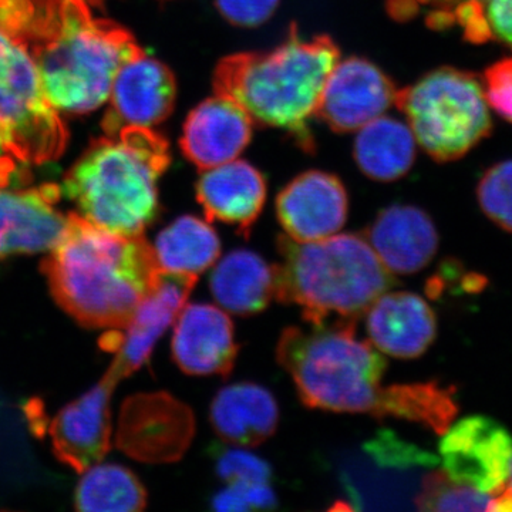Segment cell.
Here are the masks:
<instances>
[{"instance_id":"6da1fadb","label":"cell","mask_w":512,"mask_h":512,"mask_svg":"<svg viewBox=\"0 0 512 512\" xmlns=\"http://www.w3.org/2000/svg\"><path fill=\"white\" fill-rule=\"evenodd\" d=\"M0 32L35 64L50 103L70 114L99 109L120 67L144 52L119 23L94 15L90 0H0Z\"/></svg>"},{"instance_id":"7a4b0ae2","label":"cell","mask_w":512,"mask_h":512,"mask_svg":"<svg viewBox=\"0 0 512 512\" xmlns=\"http://www.w3.org/2000/svg\"><path fill=\"white\" fill-rule=\"evenodd\" d=\"M42 271L60 308L84 328L110 330L127 325L161 269L144 235L113 234L72 212Z\"/></svg>"},{"instance_id":"3957f363","label":"cell","mask_w":512,"mask_h":512,"mask_svg":"<svg viewBox=\"0 0 512 512\" xmlns=\"http://www.w3.org/2000/svg\"><path fill=\"white\" fill-rule=\"evenodd\" d=\"M276 360L291 375L306 407L335 413L399 417L402 384L382 386L386 360L356 336V322L335 320L305 330L286 328Z\"/></svg>"},{"instance_id":"277c9868","label":"cell","mask_w":512,"mask_h":512,"mask_svg":"<svg viewBox=\"0 0 512 512\" xmlns=\"http://www.w3.org/2000/svg\"><path fill=\"white\" fill-rule=\"evenodd\" d=\"M170 161L163 136L150 127H124L92 141L64 175L60 191L96 227L143 235L160 212L157 184Z\"/></svg>"},{"instance_id":"5b68a950","label":"cell","mask_w":512,"mask_h":512,"mask_svg":"<svg viewBox=\"0 0 512 512\" xmlns=\"http://www.w3.org/2000/svg\"><path fill=\"white\" fill-rule=\"evenodd\" d=\"M339 49L328 36L303 40L293 26L288 40L272 52L225 57L215 70V92L239 104L255 123L281 128L311 150L309 121Z\"/></svg>"},{"instance_id":"8992f818","label":"cell","mask_w":512,"mask_h":512,"mask_svg":"<svg viewBox=\"0 0 512 512\" xmlns=\"http://www.w3.org/2000/svg\"><path fill=\"white\" fill-rule=\"evenodd\" d=\"M276 247L281 264L274 265V296L286 305H298L309 325L330 319L357 322L396 285L363 235L335 234L313 242L281 235Z\"/></svg>"},{"instance_id":"52a82bcc","label":"cell","mask_w":512,"mask_h":512,"mask_svg":"<svg viewBox=\"0 0 512 512\" xmlns=\"http://www.w3.org/2000/svg\"><path fill=\"white\" fill-rule=\"evenodd\" d=\"M394 104L406 114L417 143L441 163L463 157L493 128L483 82L450 67L397 90Z\"/></svg>"},{"instance_id":"ba28073f","label":"cell","mask_w":512,"mask_h":512,"mask_svg":"<svg viewBox=\"0 0 512 512\" xmlns=\"http://www.w3.org/2000/svg\"><path fill=\"white\" fill-rule=\"evenodd\" d=\"M0 138L23 164L60 158L69 133L29 56L0 32Z\"/></svg>"},{"instance_id":"9c48e42d","label":"cell","mask_w":512,"mask_h":512,"mask_svg":"<svg viewBox=\"0 0 512 512\" xmlns=\"http://www.w3.org/2000/svg\"><path fill=\"white\" fill-rule=\"evenodd\" d=\"M194 434L195 417L187 404L165 392L140 393L121 406L116 446L141 463H174Z\"/></svg>"},{"instance_id":"30bf717a","label":"cell","mask_w":512,"mask_h":512,"mask_svg":"<svg viewBox=\"0 0 512 512\" xmlns=\"http://www.w3.org/2000/svg\"><path fill=\"white\" fill-rule=\"evenodd\" d=\"M198 276L161 269L156 285L140 302L124 328L110 329L100 339L101 349L114 353L106 375L120 382L146 365L157 340L177 320Z\"/></svg>"},{"instance_id":"8fae6325","label":"cell","mask_w":512,"mask_h":512,"mask_svg":"<svg viewBox=\"0 0 512 512\" xmlns=\"http://www.w3.org/2000/svg\"><path fill=\"white\" fill-rule=\"evenodd\" d=\"M443 436L440 456L451 480L494 495L507 487L512 437L503 424L487 416H470Z\"/></svg>"},{"instance_id":"7c38bea8","label":"cell","mask_w":512,"mask_h":512,"mask_svg":"<svg viewBox=\"0 0 512 512\" xmlns=\"http://www.w3.org/2000/svg\"><path fill=\"white\" fill-rule=\"evenodd\" d=\"M175 79L167 66L146 52L120 67L110 90V106L104 116L106 136H114L121 128L151 127L161 123L173 111Z\"/></svg>"},{"instance_id":"4fadbf2b","label":"cell","mask_w":512,"mask_h":512,"mask_svg":"<svg viewBox=\"0 0 512 512\" xmlns=\"http://www.w3.org/2000/svg\"><path fill=\"white\" fill-rule=\"evenodd\" d=\"M396 93L392 80L375 64L352 57L333 67L316 114L339 133L359 130L382 116Z\"/></svg>"},{"instance_id":"5bb4252c","label":"cell","mask_w":512,"mask_h":512,"mask_svg":"<svg viewBox=\"0 0 512 512\" xmlns=\"http://www.w3.org/2000/svg\"><path fill=\"white\" fill-rule=\"evenodd\" d=\"M117 382L104 375L80 399L64 406L50 423L56 457L77 473L99 464L111 447L110 400Z\"/></svg>"},{"instance_id":"9a60e30c","label":"cell","mask_w":512,"mask_h":512,"mask_svg":"<svg viewBox=\"0 0 512 512\" xmlns=\"http://www.w3.org/2000/svg\"><path fill=\"white\" fill-rule=\"evenodd\" d=\"M60 187L0 188V261L52 251L63 237L67 215L57 210Z\"/></svg>"},{"instance_id":"2e32d148","label":"cell","mask_w":512,"mask_h":512,"mask_svg":"<svg viewBox=\"0 0 512 512\" xmlns=\"http://www.w3.org/2000/svg\"><path fill=\"white\" fill-rule=\"evenodd\" d=\"M171 352L187 375L228 377L239 352L232 320L210 303L185 305L175 320Z\"/></svg>"},{"instance_id":"e0dca14e","label":"cell","mask_w":512,"mask_h":512,"mask_svg":"<svg viewBox=\"0 0 512 512\" xmlns=\"http://www.w3.org/2000/svg\"><path fill=\"white\" fill-rule=\"evenodd\" d=\"M286 235L298 242L338 234L348 218V194L335 175L308 171L291 181L276 200Z\"/></svg>"},{"instance_id":"ac0fdd59","label":"cell","mask_w":512,"mask_h":512,"mask_svg":"<svg viewBox=\"0 0 512 512\" xmlns=\"http://www.w3.org/2000/svg\"><path fill=\"white\" fill-rule=\"evenodd\" d=\"M252 121L247 111L228 97L202 101L187 117L180 146L184 156L200 170L235 160L248 146Z\"/></svg>"},{"instance_id":"d6986e66","label":"cell","mask_w":512,"mask_h":512,"mask_svg":"<svg viewBox=\"0 0 512 512\" xmlns=\"http://www.w3.org/2000/svg\"><path fill=\"white\" fill-rule=\"evenodd\" d=\"M365 315L372 345L386 355L414 359L436 340V313L416 293H383Z\"/></svg>"},{"instance_id":"ffe728a7","label":"cell","mask_w":512,"mask_h":512,"mask_svg":"<svg viewBox=\"0 0 512 512\" xmlns=\"http://www.w3.org/2000/svg\"><path fill=\"white\" fill-rule=\"evenodd\" d=\"M363 237L392 274H417L430 264L439 249L436 225L426 212L413 205L386 208Z\"/></svg>"},{"instance_id":"44dd1931","label":"cell","mask_w":512,"mask_h":512,"mask_svg":"<svg viewBox=\"0 0 512 512\" xmlns=\"http://www.w3.org/2000/svg\"><path fill=\"white\" fill-rule=\"evenodd\" d=\"M195 190L208 222L234 225L249 238L265 205L264 175L245 161L232 160L205 170Z\"/></svg>"},{"instance_id":"7402d4cb","label":"cell","mask_w":512,"mask_h":512,"mask_svg":"<svg viewBox=\"0 0 512 512\" xmlns=\"http://www.w3.org/2000/svg\"><path fill=\"white\" fill-rule=\"evenodd\" d=\"M210 420L225 443L258 447L276 433L279 407L272 393L259 384H229L212 400Z\"/></svg>"},{"instance_id":"603a6c76","label":"cell","mask_w":512,"mask_h":512,"mask_svg":"<svg viewBox=\"0 0 512 512\" xmlns=\"http://www.w3.org/2000/svg\"><path fill=\"white\" fill-rule=\"evenodd\" d=\"M212 296L225 312L251 316L268 308L275 295L274 265L248 249H235L215 266Z\"/></svg>"},{"instance_id":"cb8c5ba5","label":"cell","mask_w":512,"mask_h":512,"mask_svg":"<svg viewBox=\"0 0 512 512\" xmlns=\"http://www.w3.org/2000/svg\"><path fill=\"white\" fill-rule=\"evenodd\" d=\"M416 157V138L402 121L377 117L360 128L355 158L372 180L390 183L410 170Z\"/></svg>"},{"instance_id":"d4e9b609","label":"cell","mask_w":512,"mask_h":512,"mask_svg":"<svg viewBox=\"0 0 512 512\" xmlns=\"http://www.w3.org/2000/svg\"><path fill=\"white\" fill-rule=\"evenodd\" d=\"M153 249L163 271L198 276L220 258L221 241L208 222L184 215L157 235Z\"/></svg>"},{"instance_id":"484cf974","label":"cell","mask_w":512,"mask_h":512,"mask_svg":"<svg viewBox=\"0 0 512 512\" xmlns=\"http://www.w3.org/2000/svg\"><path fill=\"white\" fill-rule=\"evenodd\" d=\"M83 474L74 495L77 510L136 512L146 508V488L128 468L119 464L99 463Z\"/></svg>"},{"instance_id":"4316f807","label":"cell","mask_w":512,"mask_h":512,"mask_svg":"<svg viewBox=\"0 0 512 512\" xmlns=\"http://www.w3.org/2000/svg\"><path fill=\"white\" fill-rule=\"evenodd\" d=\"M497 495L483 493L470 485L451 480L434 470L421 480L414 503L420 511H494Z\"/></svg>"},{"instance_id":"83f0119b","label":"cell","mask_w":512,"mask_h":512,"mask_svg":"<svg viewBox=\"0 0 512 512\" xmlns=\"http://www.w3.org/2000/svg\"><path fill=\"white\" fill-rule=\"evenodd\" d=\"M481 210L498 227L512 232V160L495 164L477 188Z\"/></svg>"},{"instance_id":"f1b7e54d","label":"cell","mask_w":512,"mask_h":512,"mask_svg":"<svg viewBox=\"0 0 512 512\" xmlns=\"http://www.w3.org/2000/svg\"><path fill=\"white\" fill-rule=\"evenodd\" d=\"M214 456L217 476L227 484L271 483V466L247 450L217 447Z\"/></svg>"},{"instance_id":"f546056e","label":"cell","mask_w":512,"mask_h":512,"mask_svg":"<svg viewBox=\"0 0 512 512\" xmlns=\"http://www.w3.org/2000/svg\"><path fill=\"white\" fill-rule=\"evenodd\" d=\"M278 507V497L271 485L261 483L227 484V488L212 498L215 511H269Z\"/></svg>"},{"instance_id":"4dcf8cb0","label":"cell","mask_w":512,"mask_h":512,"mask_svg":"<svg viewBox=\"0 0 512 512\" xmlns=\"http://www.w3.org/2000/svg\"><path fill=\"white\" fill-rule=\"evenodd\" d=\"M366 450L382 464L399 467L426 466L437 464V458L430 453L420 450L413 444L404 443L397 439L392 431H380L370 443L366 444Z\"/></svg>"},{"instance_id":"1f68e13d","label":"cell","mask_w":512,"mask_h":512,"mask_svg":"<svg viewBox=\"0 0 512 512\" xmlns=\"http://www.w3.org/2000/svg\"><path fill=\"white\" fill-rule=\"evenodd\" d=\"M483 87L487 103L512 123V57L488 67Z\"/></svg>"},{"instance_id":"d6a6232c","label":"cell","mask_w":512,"mask_h":512,"mask_svg":"<svg viewBox=\"0 0 512 512\" xmlns=\"http://www.w3.org/2000/svg\"><path fill=\"white\" fill-rule=\"evenodd\" d=\"M279 0H217L218 9L231 23L256 26L274 13Z\"/></svg>"},{"instance_id":"836d02e7","label":"cell","mask_w":512,"mask_h":512,"mask_svg":"<svg viewBox=\"0 0 512 512\" xmlns=\"http://www.w3.org/2000/svg\"><path fill=\"white\" fill-rule=\"evenodd\" d=\"M485 18L491 35L512 47V0H485Z\"/></svg>"},{"instance_id":"e575fe53","label":"cell","mask_w":512,"mask_h":512,"mask_svg":"<svg viewBox=\"0 0 512 512\" xmlns=\"http://www.w3.org/2000/svg\"><path fill=\"white\" fill-rule=\"evenodd\" d=\"M22 165V161L10 153L9 148L0 138V188L12 187L19 181L25 183L26 175L23 173Z\"/></svg>"},{"instance_id":"d590c367","label":"cell","mask_w":512,"mask_h":512,"mask_svg":"<svg viewBox=\"0 0 512 512\" xmlns=\"http://www.w3.org/2000/svg\"><path fill=\"white\" fill-rule=\"evenodd\" d=\"M508 478H510V484H508V485H510V487L512 488V460H511V467H510V477H508Z\"/></svg>"},{"instance_id":"8d00e7d4","label":"cell","mask_w":512,"mask_h":512,"mask_svg":"<svg viewBox=\"0 0 512 512\" xmlns=\"http://www.w3.org/2000/svg\"><path fill=\"white\" fill-rule=\"evenodd\" d=\"M90 2H93L94 5H99V0H90Z\"/></svg>"}]
</instances>
